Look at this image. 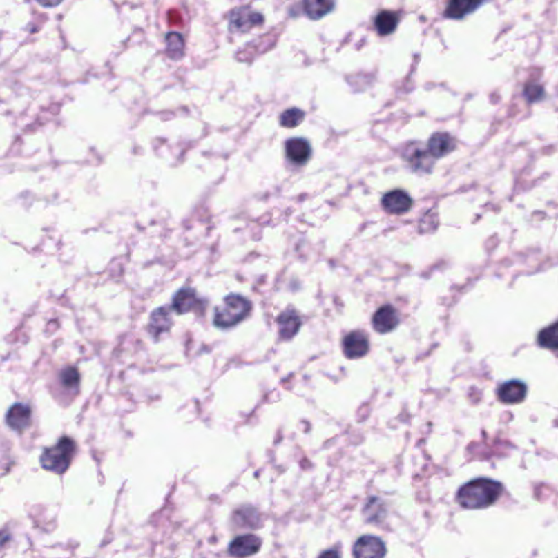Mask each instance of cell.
Masks as SVG:
<instances>
[{
	"label": "cell",
	"instance_id": "30bf717a",
	"mask_svg": "<svg viewBox=\"0 0 558 558\" xmlns=\"http://www.w3.org/2000/svg\"><path fill=\"white\" fill-rule=\"evenodd\" d=\"M373 327L380 334L389 333L398 326V313L393 305H383L374 313L372 318Z\"/></svg>",
	"mask_w": 558,
	"mask_h": 558
},
{
	"label": "cell",
	"instance_id": "8fae6325",
	"mask_svg": "<svg viewBox=\"0 0 558 558\" xmlns=\"http://www.w3.org/2000/svg\"><path fill=\"white\" fill-rule=\"evenodd\" d=\"M31 408L24 403L13 405L6 414V423L13 431L23 432L31 425Z\"/></svg>",
	"mask_w": 558,
	"mask_h": 558
},
{
	"label": "cell",
	"instance_id": "ba28073f",
	"mask_svg": "<svg viewBox=\"0 0 558 558\" xmlns=\"http://www.w3.org/2000/svg\"><path fill=\"white\" fill-rule=\"evenodd\" d=\"M412 204L414 201L410 195L403 190L388 192L382 199L383 207L389 214H405L412 207Z\"/></svg>",
	"mask_w": 558,
	"mask_h": 558
},
{
	"label": "cell",
	"instance_id": "2e32d148",
	"mask_svg": "<svg viewBox=\"0 0 558 558\" xmlns=\"http://www.w3.org/2000/svg\"><path fill=\"white\" fill-rule=\"evenodd\" d=\"M456 143L448 133L439 132L430 137L427 150L433 157L441 158L455 150Z\"/></svg>",
	"mask_w": 558,
	"mask_h": 558
},
{
	"label": "cell",
	"instance_id": "603a6c76",
	"mask_svg": "<svg viewBox=\"0 0 558 558\" xmlns=\"http://www.w3.org/2000/svg\"><path fill=\"white\" fill-rule=\"evenodd\" d=\"M59 380L67 389H77L80 384V373L75 367H67L60 372Z\"/></svg>",
	"mask_w": 558,
	"mask_h": 558
},
{
	"label": "cell",
	"instance_id": "d4e9b609",
	"mask_svg": "<svg viewBox=\"0 0 558 558\" xmlns=\"http://www.w3.org/2000/svg\"><path fill=\"white\" fill-rule=\"evenodd\" d=\"M37 3H41V6L47 7V8H52L56 7L62 3V0H37Z\"/></svg>",
	"mask_w": 558,
	"mask_h": 558
},
{
	"label": "cell",
	"instance_id": "9c48e42d",
	"mask_svg": "<svg viewBox=\"0 0 558 558\" xmlns=\"http://www.w3.org/2000/svg\"><path fill=\"white\" fill-rule=\"evenodd\" d=\"M262 546L261 539L256 535H241L233 539L228 548L230 555L235 557H249L259 552Z\"/></svg>",
	"mask_w": 558,
	"mask_h": 558
},
{
	"label": "cell",
	"instance_id": "cb8c5ba5",
	"mask_svg": "<svg viewBox=\"0 0 558 558\" xmlns=\"http://www.w3.org/2000/svg\"><path fill=\"white\" fill-rule=\"evenodd\" d=\"M546 95L544 88L542 86L535 84V83H530L527 84L525 88V96L529 102H538L542 99Z\"/></svg>",
	"mask_w": 558,
	"mask_h": 558
},
{
	"label": "cell",
	"instance_id": "ffe728a7",
	"mask_svg": "<svg viewBox=\"0 0 558 558\" xmlns=\"http://www.w3.org/2000/svg\"><path fill=\"white\" fill-rule=\"evenodd\" d=\"M375 28L382 37L389 35L395 31L398 24V17L392 11H382L375 18Z\"/></svg>",
	"mask_w": 558,
	"mask_h": 558
},
{
	"label": "cell",
	"instance_id": "3957f363",
	"mask_svg": "<svg viewBox=\"0 0 558 558\" xmlns=\"http://www.w3.org/2000/svg\"><path fill=\"white\" fill-rule=\"evenodd\" d=\"M77 452V444L73 439L61 437L52 448H45L41 452V465L45 470L64 474L69 469Z\"/></svg>",
	"mask_w": 558,
	"mask_h": 558
},
{
	"label": "cell",
	"instance_id": "4fadbf2b",
	"mask_svg": "<svg viewBox=\"0 0 558 558\" xmlns=\"http://www.w3.org/2000/svg\"><path fill=\"white\" fill-rule=\"evenodd\" d=\"M286 155L291 163L302 165L307 163L311 156V146L308 141L302 137H294L288 140L285 145Z\"/></svg>",
	"mask_w": 558,
	"mask_h": 558
},
{
	"label": "cell",
	"instance_id": "5bb4252c",
	"mask_svg": "<svg viewBox=\"0 0 558 558\" xmlns=\"http://www.w3.org/2000/svg\"><path fill=\"white\" fill-rule=\"evenodd\" d=\"M171 326L173 318L169 308L162 307L153 311L148 320V331L154 338H160L171 329Z\"/></svg>",
	"mask_w": 558,
	"mask_h": 558
},
{
	"label": "cell",
	"instance_id": "44dd1931",
	"mask_svg": "<svg viewBox=\"0 0 558 558\" xmlns=\"http://www.w3.org/2000/svg\"><path fill=\"white\" fill-rule=\"evenodd\" d=\"M538 343L543 348L558 350V320L540 331Z\"/></svg>",
	"mask_w": 558,
	"mask_h": 558
},
{
	"label": "cell",
	"instance_id": "52a82bcc",
	"mask_svg": "<svg viewBox=\"0 0 558 558\" xmlns=\"http://www.w3.org/2000/svg\"><path fill=\"white\" fill-rule=\"evenodd\" d=\"M354 557H384L386 546L381 539L372 535H365L358 539L352 550Z\"/></svg>",
	"mask_w": 558,
	"mask_h": 558
},
{
	"label": "cell",
	"instance_id": "9a60e30c",
	"mask_svg": "<svg viewBox=\"0 0 558 558\" xmlns=\"http://www.w3.org/2000/svg\"><path fill=\"white\" fill-rule=\"evenodd\" d=\"M277 324L280 338L289 340L299 331L301 327V318L296 311H285L277 318Z\"/></svg>",
	"mask_w": 558,
	"mask_h": 558
},
{
	"label": "cell",
	"instance_id": "7402d4cb",
	"mask_svg": "<svg viewBox=\"0 0 558 558\" xmlns=\"http://www.w3.org/2000/svg\"><path fill=\"white\" fill-rule=\"evenodd\" d=\"M305 119V111L299 108H289L280 115V124L285 128H296Z\"/></svg>",
	"mask_w": 558,
	"mask_h": 558
},
{
	"label": "cell",
	"instance_id": "7c38bea8",
	"mask_svg": "<svg viewBox=\"0 0 558 558\" xmlns=\"http://www.w3.org/2000/svg\"><path fill=\"white\" fill-rule=\"evenodd\" d=\"M527 385L520 381H509L499 386L497 389V397L501 403L507 405H514L525 401L527 396Z\"/></svg>",
	"mask_w": 558,
	"mask_h": 558
},
{
	"label": "cell",
	"instance_id": "d6986e66",
	"mask_svg": "<svg viewBox=\"0 0 558 558\" xmlns=\"http://www.w3.org/2000/svg\"><path fill=\"white\" fill-rule=\"evenodd\" d=\"M166 41V55L169 56L171 59L180 60L184 57V39L180 33L177 32H171L167 34L165 37Z\"/></svg>",
	"mask_w": 558,
	"mask_h": 558
},
{
	"label": "cell",
	"instance_id": "5b68a950",
	"mask_svg": "<svg viewBox=\"0 0 558 558\" xmlns=\"http://www.w3.org/2000/svg\"><path fill=\"white\" fill-rule=\"evenodd\" d=\"M343 350L348 359L365 357L369 350V338L363 331H352L343 340Z\"/></svg>",
	"mask_w": 558,
	"mask_h": 558
},
{
	"label": "cell",
	"instance_id": "6da1fadb",
	"mask_svg": "<svg viewBox=\"0 0 558 558\" xmlns=\"http://www.w3.org/2000/svg\"><path fill=\"white\" fill-rule=\"evenodd\" d=\"M503 493V485L491 479L480 478L461 486L457 493L460 506L467 509H482L493 505Z\"/></svg>",
	"mask_w": 558,
	"mask_h": 558
},
{
	"label": "cell",
	"instance_id": "7a4b0ae2",
	"mask_svg": "<svg viewBox=\"0 0 558 558\" xmlns=\"http://www.w3.org/2000/svg\"><path fill=\"white\" fill-rule=\"evenodd\" d=\"M251 310L252 303L250 300L237 294H230L224 298L222 305L215 309L213 322L218 329H230L247 318Z\"/></svg>",
	"mask_w": 558,
	"mask_h": 558
},
{
	"label": "cell",
	"instance_id": "ac0fdd59",
	"mask_svg": "<svg viewBox=\"0 0 558 558\" xmlns=\"http://www.w3.org/2000/svg\"><path fill=\"white\" fill-rule=\"evenodd\" d=\"M335 7V0H303V9L309 18L318 20L331 12Z\"/></svg>",
	"mask_w": 558,
	"mask_h": 558
},
{
	"label": "cell",
	"instance_id": "277c9868",
	"mask_svg": "<svg viewBox=\"0 0 558 558\" xmlns=\"http://www.w3.org/2000/svg\"><path fill=\"white\" fill-rule=\"evenodd\" d=\"M264 23V17L261 13L251 10L250 8H238L230 13L229 29L233 32L250 31L254 26Z\"/></svg>",
	"mask_w": 558,
	"mask_h": 558
},
{
	"label": "cell",
	"instance_id": "8992f818",
	"mask_svg": "<svg viewBox=\"0 0 558 558\" xmlns=\"http://www.w3.org/2000/svg\"><path fill=\"white\" fill-rule=\"evenodd\" d=\"M202 301L201 298L197 295V291L190 287H184L179 289L176 292V295L173 298V310L181 316V314H186V313L192 312V311L201 309Z\"/></svg>",
	"mask_w": 558,
	"mask_h": 558
},
{
	"label": "cell",
	"instance_id": "e0dca14e",
	"mask_svg": "<svg viewBox=\"0 0 558 558\" xmlns=\"http://www.w3.org/2000/svg\"><path fill=\"white\" fill-rule=\"evenodd\" d=\"M483 3L484 0H450L445 10V17L459 20L476 11Z\"/></svg>",
	"mask_w": 558,
	"mask_h": 558
}]
</instances>
